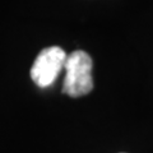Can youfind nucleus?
<instances>
[{
    "label": "nucleus",
    "instance_id": "1",
    "mask_svg": "<svg viewBox=\"0 0 153 153\" xmlns=\"http://www.w3.org/2000/svg\"><path fill=\"white\" fill-rule=\"evenodd\" d=\"M64 68L66 75L63 83V93L69 97H82L93 89L92 59L83 50L73 51L66 56Z\"/></svg>",
    "mask_w": 153,
    "mask_h": 153
},
{
    "label": "nucleus",
    "instance_id": "2",
    "mask_svg": "<svg viewBox=\"0 0 153 153\" xmlns=\"http://www.w3.org/2000/svg\"><path fill=\"white\" fill-rule=\"evenodd\" d=\"M65 51L59 46L46 47L37 55L31 68V78L40 88H47L55 82L66 60Z\"/></svg>",
    "mask_w": 153,
    "mask_h": 153
}]
</instances>
